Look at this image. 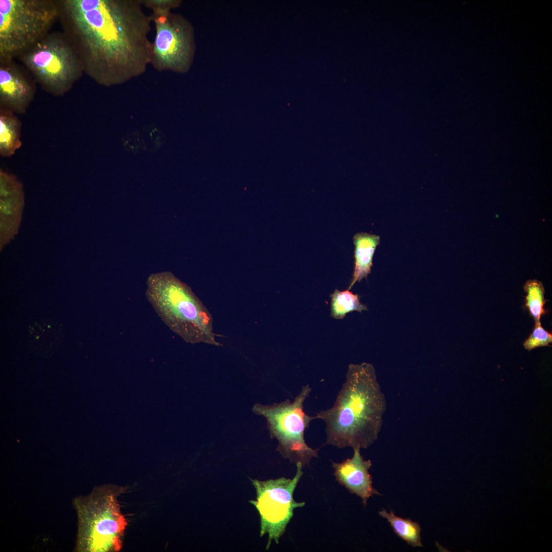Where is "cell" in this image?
<instances>
[{"instance_id":"obj_8","label":"cell","mask_w":552,"mask_h":552,"mask_svg":"<svg viewBox=\"0 0 552 552\" xmlns=\"http://www.w3.org/2000/svg\"><path fill=\"white\" fill-rule=\"evenodd\" d=\"M22 60L46 90L55 95L67 91L82 67L71 48L55 37L38 41L25 52Z\"/></svg>"},{"instance_id":"obj_9","label":"cell","mask_w":552,"mask_h":552,"mask_svg":"<svg viewBox=\"0 0 552 552\" xmlns=\"http://www.w3.org/2000/svg\"><path fill=\"white\" fill-rule=\"evenodd\" d=\"M296 472L292 479L281 477L260 481L252 480L256 489V500H251L260 516V536L268 535L267 550L272 540L279 543L293 515L295 508L305 505V502H297L293 496L303 472L301 463L296 464Z\"/></svg>"},{"instance_id":"obj_5","label":"cell","mask_w":552,"mask_h":552,"mask_svg":"<svg viewBox=\"0 0 552 552\" xmlns=\"http://www.w3.org/2000/svg\"><path fill=\"white\" fill-rule=\"evenodd\" d=\"M58 12L49 1L1 0V61H9L44 37Z\"/></svg>"},{"instance_id":"obj_2","label":"cell","mask_w":552,"mask_h":552,"mask_svg":"<svg viewBox=\"0 0 552 552\" xmlns=\"http://www.w3.org/2000/svg\"><path fill=\"white\" fill-rule=\"evenodd\" d=\"M386 400L373 364H350L333 405L315 416L326 424V444L367 448L378 438Z\"/></svg>"},{"instance_id":"obj_10","label":"cell","mask_w":552,"mask_h":552,"mask_svg":"<svg viewBox=\"0 0 552 552\" xmlns=\"http://www.w3.org/2000/svg\"><path fill=\"white\" fill-rule=\"evenodd\" d=\"M25 205L22 184L14 175L0 170V249L17 234Z\"/></svg>"},{"instance_id":"obj_15","label":"cell","mask_w":552,"mask_h":552,"mask_svg":"<svg viewBox=\"0 0 552 552\" xmlns=\"http://www.w3.org/2000/svg\"><path fill=\"white\" fill-rule=\"evenodd\" d=\"M379 514L387 520L394 533L408 544L413 547L423 546L421 528L418 522L397 516L392 511L387 512L383 509Z\"/></svg>"},{"instance_id":"obj_11","label":"cell","mask_w":552,"mask_h":552,"mask_svg":"<svg viewBox=\"0 0 552 552\" xmlns=\"http://www.w3.org/2000/svg\"><path fill=\"white\" fill-rule=\"evenodd\" d=\"M353 450L351 458L341 463H332L334 475L341 485L351 493L360 497L365 506L370 497L382 495L373 487L372 477L369 471L372 465L371 460L364 459L360 453V449Z\"/></svg>"},{"instance_id":"obj_7","label":"cell","mask_w":552,"mask_h":552,"mask_svg":"<svg viewBox=\"0 0 552 552\" xmlns=\"http://www.w3.org/2000/svg\"><path fill=\"white\" fill-rule=\"evenodd\" d=\"M151 17L155 35L150 64L158 72L187 73L195 52L192 26L183 16L171 11L152 14Z\"/></svg>"},{"instance_id":"obj_6","label":"cell","mask_w":552,"mask_h":552,"mask_svg":"<svg viewBox=\"0 0 552 552\" xmlns=\"http://www.w3.org/2000/svg\"><path fill=\"white\" fill-rule=\"evenodd\" d=\"M311 388L307 384L291 402L287 399L271 405L257 404L254 410L267 420L270 434L279 442V449L290 461L303 466L308 465L311 459L318 457V449L306 444L304 434L311 422L316 419L304 410V404Z\"/></svg>"},{"instance_id":"obj_16","label":"cell","mask_w":552,"mask_h":552,"mask_svg":"<svg viewBox=\"0 0 552 552\" xmlns=\"http://www.w3.org/2000/svg\"><path fill=\"white\" fill-rule=\"evenodd\" d=\"M331 315L335 319H342L346 314L354 311L361 312L367 310L366 306L360 303L359 296L347 289H335L331 295Z\"/></svg>"},{"instance_id":"obj_13","label":"cell","mask_w":552,"mask_h":552,"mask_svg":"<svg viewBox=\"0 0 552 552\" xmlns=\"http://www.w3.org/2000/svg\"><path fill=\"white\" fill-rule=\"evenodd\" d=\"M380 240L379 236L366 233H357L354 236L355 266L349 290L357 282H360L362 279L366 278L370 273L373 266V256Z\"/></svg>"},{"instance_id":"obj_17","label":"cell","mask_w":552,"mask_h":552,"mask_svg":"<svg viewBox=\"0 0 552 552\" xmlns=\"http://www.w3.org/2000/svg\"><path fill=\"white\" fill-rule=\"evenodd\" d=\"M524 289L527 292L525 306L535 322L540 321L541 316L544 313V287L540 282L529 280L525 284Z\"/></svg>"},{"instance_id":"obj_14","label":"cell","mask_w":552,"mask_h":552,"mask_svg":"<svg viewBox=\"0 0 552 552\" xmlns=\"http://www.w3.org/2000/svg\"><path fill=\"white\" fill-rule=\"evenodd\" d=\"M21 123L14 113L1 108L0 154L2 156H11L21 146Z\"/></svg>"},{"instance_id":"obj_1","label":"cell","mask_w":552,"mask_h":552,"mask_svg":"<svg viewBox=\"0 0 552 552\" xmlns=\"http://www.w3.org/2000/svg\"><path fill=\"white\" fill-rule=\"evenodd\" d=\"M80 43L83 67L99 84H122L150 64L152 22L140 0H66Z\"/></svg>"},{"instance_id":"obj_3","label":"cell","mask_w":552,"mask_h":552,"mask_svg":"<svg viewBox=\"0 0 552 552\" xmlns=\"http://www.w3.org/2000/svg\"><path fill=\"white\" fill-rule=\"evenodd\" d=\"M146 296L158 316L188 343L219 346L211 314L191 288L169 272L151 274Z\"/></svg>"},{"instance_id":"obj_12","label":"cell","mask_w":552,"mask_h":552,"mask_svg":"<svg viewBox=\"0 0 552 552\" xmlns=\"http://www.w3.org/2000/svg\"><path fill=\"white\" fill-rule=\"evenodd\" d=\"M0 66L1 108L14 113H26L34 95V89L17 68L2 62Z\"/></svg>"},{"instance_id":"obj_19","label":"cell","mask_w":552,"mask_h":552,"mask_svg":"<svg viewBox=\"0 0 552 552\" xmlns=\"http://www.w3.org/2000/svg\"><path fill=\"white\" fill-rule=\"evenodd\" d=\"M143 6L150 9L152 14H160L171 11L178 7L182 1L180 0H140Z\"/></svg>"},{"instance_id":"obj_4","label":"cell","mask_w":552,"mask_h":552,"mask_svg":"<svg viewBox=\"0 0 552 552\" xmlns=\"http://www.w3.org/2000/svg\"><path fill=\"white\" fill-rule=\"evenodd\" d=\"M124 491L122 487L104 485L74 499L78 517L76 551L118 552L122 549L127 523L118 499Z\"/></svg>"},{"instance_id":"obj_18","label":"cell","mask_w":552,"mask_h":552,"mask_svg":"<svg viewBox=\"0 0 552 552\" xmlns=\"http://www.w3.org/2000/svg\"><path fill=\"white\" fill-rule=\"evenodd\" d=\"M552 342L551 333L545 330L541 325L540 321L535 322L534 329L524 342V348L530 351L538 347L547 346Z\"/></svg>"}]
</instances>
